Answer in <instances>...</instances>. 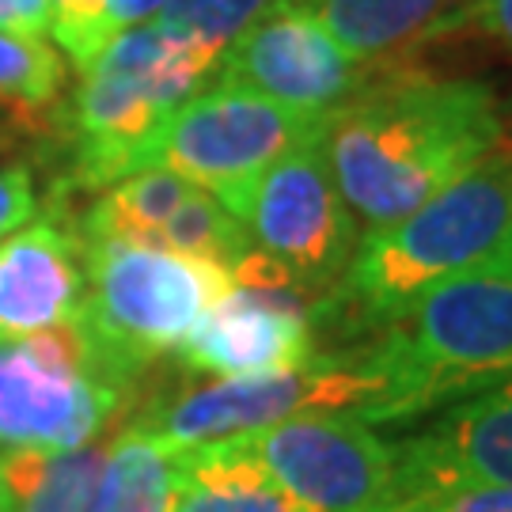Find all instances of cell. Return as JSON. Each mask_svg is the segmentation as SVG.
Wrapping results in <instances>:
<instances>
[{"label":"cell","mask_w":512,"mask_h":512,"mask_svg":"<svg viewBox=\"0 0 512 512\" xmlns=\"http://www.w3.org/2000/svg\"><path fill=\"white\" fill-rule=\"evenodd\" d=\"M467 23H475L497 50L512 57V0H475Z\"/></svg>","instance_id":"cell-25"},{"label":"cell","mask_w":512,"mask_h":512,"mask_svg":"<svg viewBox=\"0 0 512 512\" xmlns=\"http://www.w3.org/2000/svg\"><path fill=\"white\" fill-rule=\"evenodd\" d=\"M395 501L448 486H512V376L395 440Z\"/></svg>","instance_id":"cell-12"},{"label":"cell","mask_w":512,"mask_h":512,"mask_svg":"<svg viewBox=\"0 0 512 512\" xmlns=\"http://www.w3.org/2000/svg\"><path fill=\"white\" fill-rule=\"evenodd\" d=\"M315 129V114L274 103L232 80H213L167 114L145 167H167L198 183L239 220L262 171L315 137Z\"/></svg>","instance_id":"cell-8"},{"label":"cell","mask_w":512,"mask_h":512,"mask_svg":"<svg viewBox=\"0 0 512 512\" xmlns=\"http://www.w3.org/2000/svg\"><path fill=\"white\" fill-rule=\"evenodd\" d=\"M501 141V110L486 84L414 69H376L353 99L319 118L334 186L368 232L410 217Z\"/></svg>","instance_id":"cell-1"},{"label":"cell","mask_w":512,"mask_h":512,"mask_svg":"<svg viewBox=\"0 0 512 512\" xmlns=\"http://www.w3.org/2000/svg\"><path fill=\"white\" fill-rule=\"evenodd\" d=\"M175 452L122 425L110 437L107 467L88 512H171Z\"/></svg>","instance_id":"cell-18"},{"label":"cell","mask_w":512,"mask_h":512,"mask_svg":"<svg viewBox=\"0 0 512 512\" xmlns=\"http://www.w3.org/2000/svg\"><path fill=\"white\" fill-rule=\"evenodd\" d=\"M0 31L19 38L50 35V0H0Z\"/></svg>","instance_id":"cell-24"},{"label":"cell","mask_w":512,"mask_h":512,"mask_svg":"<svg viewBox=\"0 0 512 512\" xmlns=\"http://www.w3.org/2000/svg\"><path fill=\"white\" fill-rule=\"evenodd\" d=\"M384 403V376L368 361L365 346H353L346 353H315L308 365L289 372L186 387L171 399L145 403L126 425L167 444L171 452H183L198 444L251 437L304 414H353L368 425H380Z\"/></svg>","instance_id":"cell-6"},{"label":"cell","mask_w":512,"mask_h":512,"mask_svg":"<svg viewBox=\"0 0 512 512\" xmlns=\"http://www.w3.org/2000/svg\"><path fill=\"white\" fill-rule=\"evenodd\" d=\"M84 251V304L76 323L133 380L179 353L209 311L232 293V274L205 258L133 239H95Z\"/></svg>","instance_id":"cell-5"},{"label":"cell","mask_w":512,"mask_h":512,"mask_svg":"<svg viewBox=\"0 0 512 512\" xmlns=\"http://www.w3.org/2000/svg\"><path fill=\"white\" fill-rule=\"evenodd\" d=\"M171 512H304L243 448L217 440L175 452Z\"/></svg>","instance_id":"cell-16"},{"label":"cell","mask_w":512,"mask_h":512,"mask_svg":"<svg viewBox=\"0 0 512 512\" xmlns=\"http://www.w3.org/2000/svg\"><path fill=\"white\" fill-rule=\"evenodd\" d=\"M327 27V35L368 69H403L421 42L471 19L475 0H289Z\"/></svg>","instance_id":"cell-15"},{"label":"cell","mask_w":512,"mask_h":512,"mask_svg":"<svg viewBox=\"0 0 512 512\" xmlns=\"http://www.w3.org/2000/svg\"><path fill=\"white\" fill-rule=\"evenodd\" d=\"M84 304V251L73 224L42 217L0 243V338L73 323Z\"/></svg>","instance_id":"cell-14"},{"label":"cell","mask_w":512,"mask_h":512,"mask_svg":"<svg viewBox=\"0 0 512 512\" xmlns=\"http://www.w3.org/2000/svg\"><path fill=\"white\" fill-rule=\"evenodd\" d=\"M501 129H505V133H512V103L505 107V114H501Z\"/></svg>","instance_id":"cell-27"},{"label":"cell","mask_w":512,"mask_h":512,"mask_svg":"<svg viewBox=\"0 0 512 512\" xmlns=\"http://www.w3.org/2000/svg\"><path fill=\"white\" fill-rule=\"evenodd\" d=\"M35 217V186L23 164L0 167V243Z\"/></svg>","instance_id":"cell-23"},{"label":"cell","mask_w":512,"mask_h":512,"mask_svg":"<svg viewBox=\"0 0 512 512\" xmlns=\"http://www.w3.org/2000/svg\"><path fill=\"white\" fill-rule=\"evenodd\" d=\"M384 376L380 425L440 414L512 376V239L437 281L365 342Z\"/></svg>","instance_id":"cell-3"},{"label":"cell","mask_w":512,"mask_h":512,"mask_svg":"<svg viewBox=\"0 0 512 512\" xmlns=\"http://www.w3.org/2000/svg\"><path fill=\"white\" fill-rule=\"evenodd\" d=\"M384 512H512V486H448L403 497Z\"/></svg>","instance_id":"cell-22"},{"label":"cell","mask_w":512,"mask_h":512,"mask_svg":"<svg viewBox=\"0 0 512 512\" xmlns=\"http://www.w3.org/2000/svg\"><path fill=\"white\" fill-rule=\"evenodd\" d=\"M217 54L148 19L129 27L80 73L69 118L73 179L80 190H107L145 171L164 118L217 73Z\"/></svg>","instance_id":"cell-4"},{"label":"cell","mask_w":512,"mask_h":512,"mask_svg":"<svg viewBox=\"0 0 512 512\" xmlns=\"http://www.w3.org/2000/svg\"><path fill=\"white\" fill-rule=\"evenodd\" d=\"M0 512H4V505H0Z\"/></svg>","instance_id":"cell-28"},{"label":"cell","mask_w":512,"mask_h":512,"mask_svg":"<svg viewBox=\"0 0 512 512\" xmlns=\"http://www.w3.org/2000/svg\"><path fill=\"white\" fill-rule=\"evenodd\" d=\"M512 239V141L467 167L410 217L365 232L311 323L342 334H376L437 281L494 255Z\"/></svg>","instance_id":"cell-2"},{"label":"cell","mask_w":512,"mask_h":512,"mask_svg":"<svg viewBox=\"0 0 512 512\" xmlns=\"http://www.w3.org/2000/svg\"><path fill=\"white\" fill-rule=\"evenodd\" d=\"M164 4L167 0H110V27H114V35L156 19L164 12Z\"/></svg>","instance_id":"cell-26"},{"label":"cell","mask_w":512,"mask_h":512,"mask_svg":"<svg viewBox=\"0 0 512 512\" xmlns=\"http://www.w3.org/2000/svg\"><path fill=\"white\" fill-rule=\"evenodd\" d=\"M270 8L274 0H167L156 19L220 57Z\"/></svg>","instance_id":"cell-20"},{"label":"cell","mask_w":512,"mask_h":512,"mask_svg":"<svg viewBox=\"0 0 512 512\" xmlns=\"http://www.w3.org/2000/svg\"><path fill=\"white\" fill-rule=\"evenodd\" d=\"M376 69L349 57L327 27L289 0H274L220 54L217 80H232L274 103L323 118L365 88Z\"/></svg>","instance_id":"cell-11"},{"label":"cell","mask_w":512,"mask_h":512,"mask_svg":"<svg viewBox=\"0 0 512 512\" xmlns=\"http://www.w3.org/2000/svg\"><path fill=\"white\" fill-rule=\"evenodd\" d=\"M110 437L69 452L0 448L4 512H88L107 467Z\"/></svg>","instance_id":"cell-17"},{"label":"cell","mask_w":512,"mask_h":512,"mask_svg":"<svg viewBox=\"0 0 512 512\" xmlns=\"http://www.w3.org/2000/svg\"><path fill=\"white\" fill-rule=\"evenodd\" d=\"M137 384L88 342L76 319L0 338V448H84L118 421Z\"/></svg>","instance_id":"cell-7"},{"label":"cell","mask_w":512,"mask_h":512,"mask_svg":"<svg viewBox=\"0 0 512 512\" xmlns=\"http://www.w3.org/2000/svg\"><path fill=\"white\" fill-rule=\"evenodd\" d=\"M239 224L251 239V251L285 270L315 304L334 289L361 243V224L334 186L319 129L262 171Z\"/></svg>","instance_id":"cell-9"},{"label":"cell","mask_w":512,"mask_h":512,"mask_svg":"<svg viewBox=\"0 0 512 512\" xmlns=\"http://www.w3.org/2000/svg\"><path fill=\"white\" fill-rule=\"evenodd\" d=\"M315 353L311 304L251 289H232L179 346L186 368L217 380L289 372Z\"/></svg>","instance_id":"cell-13"},{"label":"cell","mask_w":512,"mask_h":512,"mask_svg":"<svg viewBox=\"0 0 512 512\" xmlns=\"http://www.w3.org/2000/svg\"><path fill=\"white\" fill-rule=\"evenodd\" d=\"M65 61L46 38L0 31V110L19 129H46L61 110Z\"/></svg>","instance_id":"cell-19"},{"label":"cell","mask_w":512,"mask_h":512,"mask_svg":"<svg viewBox=\"0 0 512 512\" xmlns=\"http://www.w3.org/2000/svg\"><path fill=\"white\" fill-rule=\"evenodd\" d=\"M236 440L304 512H384L395 497V440L353 414H304Z\"/></svg>","instance_id":"cell-10"},{"label":"cell","mask_w":512,"mask_h":512,"mask_svg":"<svg viewBox=\"0 0 512 512\" xmlns=\"http://www.w3.org/2000/svg\"><path fill=\"white\" fill-rule=\"evenodd\" d=\"M50 35L76 69L88 73L118 38L110 27V0H50Z\"/></svg>","instance_id":"cell-21"}]
</instances>
